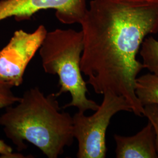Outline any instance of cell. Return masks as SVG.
Returning <instances> with one entry per match:
<instances>
[{"label":"cell","instance_id":"obj_1","mask_svg":"<svg viewBox=\"0 0 158 158\" xmlns=\"http://www.w3.org/2000/svg\"><path fill=\"white\" fill-rule=\"evenodd\" d=\"M79 24L87 83L97 94L123 96L132 112L143 115L135 87L144 66L136 55L147 35L158 33V0H91Z\"/></svg>","mask_w":158,"mask_h":158},{"label":"cell","instance_id":"obj_2","mask_svg":"<svg viewBox=\"0 0 158 158\" xmlns=\"http://www.w3.org/2000/svg\"><path fill=\"white\" fill-rule=\"evenodd\" d=\"M56 94L45 96L35 87L26 91L15 107L0 116V125L18 151L24 141L37 147L49 158H58L73 143V118L62 111Z\"/></svg>","mask_w":158,"mask_h":158},{"label":"cell","instance_id":"obj_3","mask_svg":"<svg viewBox=\"0 0 158 158\" xmlns=\"http://www.w3.org/2000/svg\"><path fill=\"white\" fill-rule=\"evenodd\" d=\"M83 47L81 31L56 29L47 32L40 48L45 72L58 76L60 90L56 96L69 92L72 97L71 102L63 108L75 107L81 113L96 111L100 106L86 96L87 82L83 78L80 68Z\"/></svg>","mask_w":158,"mask_h":158},{"label":"cell","instance_id":"obj_4","mask_svg":"<svg viewBox=\"0 0 158 158\" xmlns=\"http://www.w3.org/2000/svg\"><path fill=\"white\" fill-rule=\"evenodd\" d=\"M103 95L102 104L94 114L86 116L85 113L78 111L72 117L74 138L78 142L77 158H106V132L112 117L119 111L132 112L123 96L111 91Z\"/></svg>","mask_w":158,"mask_h":158},{"label":"cell","instance_id":"obj_5","mask_svg":"<svg viewBox=\"0 0 158 158\" xmlns=\"http://www.w3.org/2000/svg\"><path fill=\"white\" fill-rule=\"evenodd\" d=\"M48 31L43 25L33 32L16 31L0 51V80L18 87L23 84L25 70L40 49Z\"/></svg>","mask_w":158,"mask_h":158},{"label":"cell","instance_id":"obj_6","mask_svg":"<svg viewBox=\"0 0 158 158\" xmlns=\"http://www.w3.org/2000/svg\"><path fill=\"white\" fill-rule=\"evenodd\" d=\"M87 9L86 0H1L0 21L12 17L17 21L28 20L40 11L55 10L60 22L80 23Z\"/></svg>","mask_w":158,"mask_h":158},{"label":"cell","instance_id":"obj_7","mask_svg":"<svg viewBox=\"0 0 158 158\" xmlns=\"http://www.w3.org/2000/svg\"><path fill=\"white\" fill-rule=\"evenodd\" d=\"M115 155L117 158H157L155 133L149 121L135 135L125 136L115 134Z\"/></svg>","mask_w":158,"mask_h":158},{"label":"cell","instance_id":"obj_8","mask_svg":"<svg viewBox=\"0 0 158 158\" xmlns=\"http://www.w3.org/2000/svg\"><path fill=\"white\" fill-rule=\"evenodd\" d=\"M136 96L143 107L147 105H158V76L152 73L136 77Z\"/></svg>","mask_w":158,"mask_h":158},{"label":"cell","instance_id":"obj_9","mask_svg":"<svg viewBox=\"0 0 158 158\" xmlns=\"http://www.w3.org/2000/svg\"><path fill=\"white\" fill-rule=\"evenodd\" d=\"M141 47L140 55L144 68L158 76V40L152 36L145 38Z\"/></svg>","mask_w":158,"mask_h":158},{"label":"cell","instance_id":"obj_10","mask_svg":"<svg viewBox=\"0 0 158 158\" xmlns=\"http://www.w3.org/2000/svg\"><path fill=\"white\" fill-rule=\"evenodd\" d=\"M13 87L10 83L0 80V109L10 107L20 100L21 98L12 92Z\"/></svg>","mask_w":158,"mask_h":158},{"label":"cell","instance_id":"obj_11","mask_svg":"<svg viewBox=\"0 0 158 158\" xmlns=\"http://www.w3.org/2000/svg\"><path fill=\"white\" fill-rule=\"evenodd\" d=\"M143 108V115L147 117L149 121L152 124L155 133L156 148L158 155V105H147L144 106Z\"/></svg>","mask_w":158,"mask_h":158},{"label":"cell","instance_id":"obj_12","mask_svg":"<svg viewBox=\"0 0 158 158\" xmlns=\"http://www.w3.org/2000/svg\"><path fill=\"white\" fill-rule=\"evenodd\" d=\"M0 155L1 158H23L25 156L21 153L13 152L11 147L7 145L4 141L0 139Z\"/></svg>","mask_w":158,"mask_h":158}]
</instances>
